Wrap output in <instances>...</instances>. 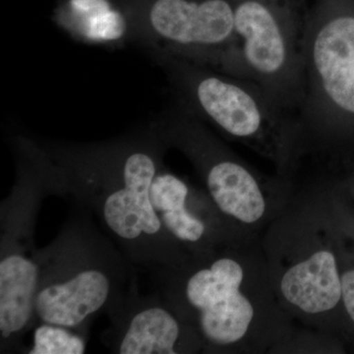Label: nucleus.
<instances>
[{
    "label": "nucleus",
    "mask_w": 354,
    "mask_h": 354,
    "mask_svg": "<svg viewBox=\"0 0 354 354\" xmlns=\"http://www.w3.org/2000/svg\"><path fill=\"white\" fill-rule=\"evenodd\" d=\"M127 26L157 57L179 58L241 77L234 0H153Z\"/></svg>",
    "instance_id": "obj_7"
},
{
    "label": "nucleus",
    "mask_w": 354,
    "mask_h": 354,
    "mask_svg": "<svg viewBox=\"0 0 354 354\" xmlns=\"http://www.w3.org/2000/svg\"><path fill=\"white\" fill-rule=\"evenodd\" d=\"M281 292L291 304L310 314L329 311L342 297V279L334 255L318 251L293 266L281 283Z\"/></svg>",
    "instance_id": "obj_10"
},
{
    "label": "nucleus",
    "mask_w": 354,
    "mask_h": 354,
    "mask_svg": "<svg viewBox=\"0 0 354 354\" xmlns=\"http://www.w3.org/2000/svg\"><path fill=\"white\" fill-rule=\"evenodd\" d=\"M17 176L0 209V353L22 351V339L37 324L39 279L35 230L41 202L51 195L48 172L35 140L18 137Z\"/></svg>",
    "instance_id": "obj_3"
},
{
    "label": "nucleus",
    "mask_w": 354,
    "mask_h": 354,
    "mask_svg": "<svg viewBox=\"0 0 354 354\" xmlns=\"http://www.w3.org/2000/svg\"><path fill=\"white\" fill-rule=\"evenodd\" d=\"M165 146L155 127L97 143L41 144L53 194L73 198L130 265L153 272L178 259L151 195Z\"/></svg>",
    "instance_id": "obj_1"
},
{
    "label": "nucleus",
    "mask_w": 354,
    "mask_h": 354,
    "mask_svg": "<svg viewBox=\"0 0 354 354\" xmlns=\"http://www.w3.org/2000/svg\"><path fill=\"white\" fill-rule=\"evenodd\" d=\"M183 106L221 131L245 141H283L299 132L293 114L281 109L257 83L179 58L160 57Z\"/></svg>",
    "instance_id": "obj_6"
},
{
    "label": "nucleus",
    "mask_w": 354,
    "mask_h": 354,
    "mask_svg": "<svg viewBox=\"0 0 354 354\" xmlns=\"http://www.w3.org/2000/svg\"><path fill=\"white\" fill-rule=\"evenodd\" d=\"M342 297L344 298L348 315L354 321V270L346 272L342 276Z\"/></svg>",
    "instance_id": "obj_13"
},
{
    "label": "nucleus",
    "mask_w": 354,
    "mask_h": 354,
    "mask_svg": "<svg viewBox=\"0 0 354 354\" xmlns=\"http://www.w3.org/2000/svg\"><path fill=\"white\" fill-rule=\"evenodd\" d=\"M86 334L64 326L39 323L35 329L29 354H83Z\"/></svg>",
    "instance_id": "obj_12"
},
{
    "label": "nucleus",
    "mask_w": 354,
    "mask_h": 354,
    "mask_svg": "<svg viewBox=\"0 0 354 354\" xmlns=\"http://www.w3.org/2000/svg\"><path fill=\"white\" fill-rule=\"evenodd\" d=\"M309 0H234L242 78L295 116L304 90Z\"/></svg>",
    "instance_id": "obj_4"
},
{
    "label": "nucleus",
    "mask_w": 354,
    "mask_h": 354,
    "mask_svg": "<svg viewBox=\"0 0 354 354\" xmlns=\"http://www.w3.org/2000/svg\"><path fill=\"white\" fill-rule=\"evenodd\" d=\"M88 214L83 209L72 216L48 246L39 249L35 299L37 323L86 335L91 321L108 311L134 279L127 258Z\"/></svg>",
    "instance_id": "obj_2"
},
{
    "label": "nucleus",
    "mask_w": 354,
    "mask_h": 354,
    "mask_svg": "<svg viewBox=\"0 0 354 354\" xmlns=\"http://www.w3.org/2000/svg\"><path fill=\"white\" fill-rule=\"evenodd\" d=\"M111 327L106 334L111 353L176 354L183 327L174 310L155 295L140 297L135 278L108 310Z\"/></svg>",
    "instance_id": "obj_9"
},
{
    "label": "nucleus",
    "mask_w": 354,
    "mask_h": 354,
    "mask_svg": "<svg viewBox=\"0 0 354 354\" xmlns=\"http://www.w3.org/2000/svg\"><path fill=\"white\" fill-rule=\"evenodd\" d=\"M152 201L156 213L174 241L197 243L206 234V225L187 208L190 189L183 179L162 169L153 181Z\"/></svg>",
    "instance_id": "obj_11"
},
{
    "label": "nucleus",
    "mask_w": 354,
    "mask_h": 354,
    "mask_svg": "<svg viewBox=\"0 0 354 354\" xmlns=\"http://www.w3.org/2000/svg\"><path fill=\"white\" fill-rule=\"evenodd\" d=\"M346 118H354V8L348 0H312L298 130L322 135Z\"/></svg>",
    "instance_id": "obj_5"
},
{
    "label": "nucleus",
    "mask_w": 354,
    "mask_h": 354,
    "mask_svg": "<svg viewBox=\"0 0 354 354\" xmlns=\"http://www.w3.org/2000/svg\"><path fill=\"white\" fill-rule=\"evenodd\" d=\"M243 270L236 261L221 258L185 279L183 298L196 314L202 337L215 346L244 337L252 321V304L239 290Z\"/></svg>",
    "instance_id": "obj_8"
}]
</instances>
